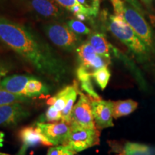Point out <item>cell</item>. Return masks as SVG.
I'll use <instances>...</instances> for the list:
<instances>
[{
	"label": "cell",
	"instance_id": "6da1fadb",
	"mask_svg": "<svg viewBox=\"0 0 155 155\" xmlns=\"http://www.w3.org/2000/svg\"><path fill=\"white\" fill-rule=\"evenodd\" d=\"M0 41L50 81L61 83L68 78V63L28 25L0 17Z\"/></svg>",
	"mask_w": 155,
	"mask_h": 155
},
{
	"label": "cell",
	"instance_id": "7a4b0ae2",
	"mask_svg": "<svg viewBox=\"0 0 155 155\" xmlns=\"http://www.w3.org/2000/svg\"><path fill=\"white\" fill-rule=\"evenodd\" d=\"M114 15L122 17L148 48L153 45L152 30L140 11L122 0H111Z\"/></svg>",
	"mask_w": 155,
	"mask_h": 155
},
{
	"label": "cell",
	"instance_id": "3957f363",
	"mask_svg": "<svg viewBox=\"0 0 155 155\" xmlns=\"http://www.w3.org/2000/svg\"><path fill=\"white\" fill-rule=\"evenodd\" d=\"M106 24L108 30L135 55L139 57H144L147 55L149 48L123 17L115 15H110Z\"/></svg>",
	"mask_w": 155,
	"mask_h": 155
},
{
	"label": "cell",
	"instance_id": "277c9868",
	"mask_svg": "<svg viewBox=\"0 0 155 155\" xmlns=\"http://www.w3.org/2000/svg\"><path fill=\"white\" fill-rule=\"evenodd\" d=\"M42 29L52 43L65 51L75 50L81 42V37L74 33L66 23L52 21L42 25Z\"/></svg>",
	"mask_w": 155,
	"mask_h": 155
},
{
	"label": "cell",
	"instance_id": "5b68a950",
	"mask_svg": "<svg viewBox=\"0 0 155 155\" xmlns=\"http://www.w3.org/2000/svg\"><path fill=\"white\" fill-rule=\"evenodd\" d=\"M71 131L65 146L69 147L75 154L88 150L100 143V130L71 125Z\"/></svg>",
	"mask_w": 155,
	"mask_h": 155
},
{
	"label": "cell",
	"instance_id": "8992f818",
	"mask_svg": "<svg viewBox=\"0 0 155 155\" xmlns=\"http://www.w3.org/2000/svg\"><path fill=\"white\" fill-rule=\"evenodd\" d=\"M25 8L40 18L61 21L65 16V9L54 0H20Z\"/></svg>",
	"mask_w": 155,
	"mask_h": 155
},
{
	"label": "cell",
	"instance_id": "52a82bcc",
	"mask_svg": "<svg viewBox=\"0 0 155 155\" xmlns=\"http://www.w3.org/2000/svg\"><path fill=\"white\" fill-rule=\"evenodd\" d=\"M78 93L80 95V97L73 108L70 125L97 129L93 116L91 101L87 95L79 90Z\"/></svg>",
	"mask_w": 155,
	"mask_h": 155
},
{
	"label": "cell",
	"instance_id": "ba28073f",
	"mask_svg": "<svg viewBox=\"0 0 155 155\" xmlns=\"http://www.w3.org/2000/svg\"><path fill=\"white\" fill-rule=\"evenodd\" d=\"M35 127L53 146H65L71 131V125L63 121L38 122Z\"/></svg>",
	"mask_w": 155,
	"mask_h": 155
},
{
	"label": "cell",
	"instance_id": "9c48e42d",
	"mask_svg": "<svg viewBox=\"0 0 155 155\" xmlns=\"http://www.w3.org/2000/svg\"><path fill=\"white\" fill-rule=\"evenodd\" d=\"M75 52L80 62V66L85 68L92 73L103 67L108 66L111 63V59L98 55L88 42L80 45Z\"/></svg>",
	"mask_w": 155,
	"mask_h": 155
},
{
	"label": "cell",
	"instance_id": "30bf717a",
	"mask_svg": "<svg viewBox=\"0 0 155 155\" xmlns=\"http://www.w3.org/2000/svg\"><path fill=\"white\" fill-rule=\"evenodd\" d=\"M91 101L93 116L97 129L101 130L114 127L113 101L101 98Z\"/></svg>",
	"mask_w": 155,
	"mask_h": 155
},
{
	"label": "cell",
	"instance_id": "8fae6325",
	"mask_svg": "<svg viewBox=\"0 0 155 155\" xmlns=\"http://www.w3.org/2000/svg\"><path fill=\"white\" fill-rule=\"evenodd\" d=\"M30 116V111L22 103H15L0 106V127L18 124Z\"/></svg>",
	"mask_w": 155,
	"mask_h": 155
},
{
	"label": "cell",
	"instance_id": "7c38bea8",
	"mask_svg": "<svg viewBox=\"0 0 155 155\" xmlns=\"http://www.w3.org/2000/svg\"><path fill=\"white\" fill-rule=\"evenodd\" d=\"M19 137L22 145L17 155H26L29 149L43 145L53 147L51 143L42 134L36 127H26L22 128L19 132Z\"/></svg>",
	"mask_w": 155,
	"mask_h": 155
},
{
	"label": "cell",
	"instance_id": "4fadbf2b",
	"mask_svg": "<svg viewBox=\"0 0 155 155\" xmlns=\"http://www.w3.org/2000/svg\"><path fill=\"white\" fill-rule=\"evenodd\" d=\"M34 76L29 75L15 74L6 76L0 83V89L5 90L12 94L23 95L25 87L30 79ZM24 96V95H23Z\"/></svg>",
	"mask_w": 155,
	"mask_h": 155
},
{
	"label": "cell",
	"instance_id": "5bb4252c",
	"mask_svg": "<svg viewBox=\"0 0 155 155\" xmlns=\"http://www.w3.org/2000/svg\"><path fill=\"white\" fill-rule=\"evenodd\" d=\"M88 42L92 45L98 55L111 59V50L113 47L107 41L105 35L99 32L89 35Z\"/></svg>",
	"mask_w": 155,
	"mask_h": 155
},
{
	"label": "cell",
	"instance_id": "9a60e30c",
	"mask_svg": "<svg viewBox=\"0 0 155 155\" xmlns=\"http://www.w3.org/2000/svg\"><path fill=\"white\" fill-rule=\"evenodd\" d=\"M116 151L122 155H155L154 147L131 141H127Z\"/></svg>",
	"mask_w": 155,
	"mask_h": 155
},
{
	"label": "cell",
	"instance_id": "2e32d148",
	"mask_svg": "<svg viewBox=\"0 0 155 155\" xmlns=\"http://www.w3.org/2000/svg\"><path fill=\"white\" fill-rule=\"evenodd\" d=\"M76 75L78 79L81 82V86L83 91L86 93L87 96L90 98L91 100L100 99L101 97L95 91L91 82L92 73L88 70L79 65L76 71Z\"/></svg>",
	"mask_w": 155,
	"mask_h": 155
},
{
	"label": "cell",
	"instance_id": "e0dca14e",
	"mask_svg": "<svg viewBox=\"0 0 155 155\" xmlns=\"http://www.w3.org/2000/svg\"><path fill=\"white\" fill-rule=\"evenodd\" d=\"M138 107V103L131 99L113 101V117L119 118L129 115Z\"/></svg>",
	"mask_w": 155,
	"mask_h": 155
},
{
	"label": "cell",
	"instance_id": "ac0fdd59",
	"mask_svg": "<svg viewBox=\"0 0 155 155\" xmlns=\"http://www.w3.org/2000/svg\"><path fill=\"white\" fill-rule=\"evenodd\" d=\"M50 93V89L45 83L38 80L35 77L32 78L28 81L25 87L23 95L30 98L47 95Z\"/></svg>",
	"mask_w": 155,
	"mask_h": 155
},
{
	"label": "cell",
	"instance_id": "d6986e66",
	"mask_svg": "<svg viewBox=\"0 0 155 155\" xmlns=\"http://www.w3.org/2000/svg\"><path fill=\"white\" fill-rule=\"evenodd\" d=\"M56 2L58 5L65 9V10H68L71 12H72L73 15H75L78 14H85L89 17H96V15L92 9H88L86 7H83L81 5L77 0H54Z\"/></svg>",
	"mask_w": 155,
	"mask_h": 155
},
{
	"label": "cell",
	"instance_id": "ffe728a7",
	"mask_svg": "<svg viewBox=\"0 0 155 155\" xmlns=\"http://www.w3.org/2000/svg\"><path fill=\"white\" fill-rule=\"evenodd\" d=\"M75 88V84L73 83L72 86H68L60 91L57 94L50 98L48 100L47 104L50 106H53L58 111H62L65 108L66 103L71 92Z\"/></svg>",
	"mask_w": 155,
	"mask_h": 155
},
{
	"label": "cell",
	"instance_id": "44dd1931",
	"mask_svg": "<svg viewBox=\"0 0 155 155\" xmlns=\"http://www.w3.org/2000/svg\"><path fill=\"white\" fill-rule=\"evenodd\" d=\"M32 101V98L23 95L12 94L5 90L0 89V106L15 104V103H28Z\"/></svg>",
	"mask_w": 155,
	"mask_h": 155
},
{
	"label": "cell",
	"instance_id": "7402d4cb",
	"mask_svg": "<svg viewBox=\"0 0 155 155\" xmlns=\"http://www.w3.org/2000/svg\"><path fill=\"white\" fill-rule=\"evenodd\" d=\"M75 84V88L71 92V95H70L68 100L66 103L65 108H63V111H61V116L62 119L61 121L65 122L67 124H71V113H72V110L73 106L75 105V102L76 101L77 96L78 94V83L74 81Z\"/></svg>",
	"mask_w": 155,
	"mask_h": 155
},
{
	"label": "cell",
	"instance_id": "603a6c76",
	"mask_svg": "<svg viewBox=\"0 0 155 155\" xmlns=\"http://www.w3.org/2000/svg\"><path fill=\"white\" fill-rule=\"evenodd\" d=\"M111 75V72L108 66L103 67L92 73V77L101 90H104L106 88Z\"/></svg>",
	"mask_w": 155,
	"mask_h": 155
},
{
	"label": "cell",
	"instance_id": "cb8c5ba5",
	"mask_svg": "<svg viewBox=\"0 0 155 155\" xmlns=\"http://www.w3.org/2000/svg\"><path fill=\"white\" fill-rule=\"evenodd\" d=\"M66 25L75 34L81 35H90L91 30L86 26L82 21L78 19H71L67 21Z\"/></svg>",
	"mask_w": 155,
	"mask_h": 155
},
{
	"label": "cell",
	"instance_id": "d4e9b609",
	"mask_svg": "<svg viewBox=\"0 0 155 155\" xmlns=\"http://www.w3.org/2000/svg\"><path fill=\"white\" fill-rule=\"evenodd\" d=\"M61 111L56 109L53 106H50L45 114L42 122H48V123L55 122V123L60 121H61Z\"/></svg>",
	"mask_w": 155,
	"mask_h": 155
},
{
	"label": "cell",
	"instance_id": "484cf974",
	"mask_svg": "<svg viewBox=\"0 0 155 155\" xmlns=\"http://www.w3.org/2000/svg\"><path fill=\"white\" fill-rule=\"evenodd\" d=\"M12 70V65L10 62L5 58L0 57V83Z\"/></svg>",
	"mask_w": 155,
	"mask_h": 155
},
{
	"label": "cell",
	"instance_id": "4316f807",
	"mask_svg": "<svg viewBox=\"0 0 155 155\" xmlns=\"http://www.w3.org/2000/svg\"><path fill=\"white\" fill-rule=\"evenodd\" d=\"M63 149V145L61 146L50 147L48 151L47 155H61L62 150Z\"/></svg>",
	"mask_w": 155,
	"mask_h": 155
},
{
	"label": "cell",
	"instance_id": "83f0119b",
	"mask_svg": "<svg viewBox=\"0 0 155 155\" xmlns=\"http://www.w3.org/2000/svg\"><path fill=\"white\" fill-rule=\"evenodd\" d=\"M75 153L71 150L67 146H63V149L62 150L61 155H75Z\"/></svg>",
	"mask_w": 155,
	"mask_h": 155
},
{
	"label": "cell",
	"instance_id": "f1b7e54d",
	"mask_svg": "<svg viewBox=\"0 0 155 155\" xmlns=\"http://www.w3.org/2000/svg\"><path fill=\"white\" fill-rule=\"evenodd\" d=\"M77 1L78 2L80 3L81 5H83V7H86V8H88V9H92V10L94 11V12H95V14L97 15V12H95V11L94 10V9H93L92 7H91V6H89V5H88V2H87V0H77Z\"/></svg>",
	"mask_w": 155,
	"mask_h": 155
},
{
	"label": "cell",
	"instance_id": "f546056e",
	"mask_svg": "<svg viewBox=\"0 0 155 155\" xmlns=\"http://www.w3.org/2000/svg\"><path fill=\"white\" fill-rule=\"evenodd\" d=\"M5 133L2 131H0V147H2L4 145V141H5Z\"/></svg>",
	"mask_w": 155,
	"mask_h": 155
},
{
	"label": "cell",
	"instance_id": "4dcf8cb0",
	"mask_svg": "<svg viewBox=\"0 0 155 155\" xmlns=\"http://www.w3.org/2000/svg\"><path fill=\"white\" fill-rule=\"evenodd\" d=\"M0 155H10V154H6V153H2V152H0Z\"/></svg>",
	"mask_w": 155,
	"mask_h": 155
},
{
	"label": "cell",
	"instance_id": "1f68e13d",
	"mask_svg": "<svg viewBox=\"0 0 155 155\" xmlns=\"http://www.w3.org/2000/svg\"><path fill=\"white\" fill-rule=\"evenodd\" d=\"M145 1H150V0H145Z\"/></svg>",
	"mask_w": 155,
	"mask_h": 155
},
{
	"label": "cell",
	"instance_id": "d6a6232c",
	"mask_svg": "<svg viewBox=\"0 0 155 155\" xmlns=\"http://www.w3.org/2000/svg\"><path fill=\"white\" fill-rule=\"evenodd\" d=\"M119 155H122V154H119Z\"/></svg>",
	"mask_w": 155,
	"mask_h": 155
}]
</instances>
